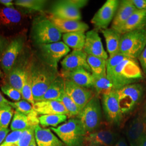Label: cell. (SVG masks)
Returning <instances> with one entry per match:
<instances>
[{
	"label": "cell",
	"instance_id": "6da1fadb",
	"mask_svg": "<svg viewBox=\"0 0 146 146\" xmlns=\"http://www.w3.org/2000/svg\"><path fill=\"white\" fill-rule=\"evenodd\" d=\"M107 76L117 90L131 84L139 83L143 78V73L136 59L128 58L120 63Z\"/></svg>",
	"mask_w": 146,
	"mask_h": 146
},
{
	"label": "cell",
	"instance_id": "7a4b0ae2",
	"mask_svg": "<svg viewBox=\"0 0 146 146\" xmlns=\"http://www.w3.org/2000/svg\"><path fill=\"white\" fill-rule=\"evenodd\" d=\"M32 90L35 102L41 101L53 81L60 75L57 68H53L41 61L33 63L30 67Z\"/></svg>",
	"mask_w": 146,
	"mask_h": 146
},
{
	"label": "cell",
	"instance_id": "3957f363",
	"mask_svg": "<svg viewBox=\"0 0 146 146\" xmlns=\"http://www.w3.org/2000/svg\"><path fill=\"white\" fill-rule=\"evenodd\" d=\"M66 146H83L87 132L78 117L69 119L57 127L50 128Z\"/></svg>",
	"mask_w": 146,
	"mask_h": 146
},
{
	"label": "cell",
	"instance_id": "277c9868",
	"mask_svg": "<svg viewBox=\"0 0 146 146\" xmlns=\"http://www.w3.org/2000/svg\"><path fill=\"white\" fill-rule=\"evenodd\" d=\"M32 37L38 46L60 41L62 34L48 17L36 19L32 27Z\"/></svg>",
	"mask_w": 146,
	"mask_h": 146
},
{
	"label": "cell",
	"instance_id": "5b68a950",
	"mask_svg": "<svg viewBox=\"0 0 146 146\" xmlns=\"http://www.w3.org/2000/svg\"><path fill=\"white\" fill-rule=\"evenodd\" d=\"M146 47V29L129 31L122 35L119 53L137 59Z\"/></svg>",
	"mask_w": 146,
	"mask_h": 146
},
{
	"label": "cell",
	"instance_id": "8992f818",
	"mask_svg": "<svg viewBox=\"0 0 146 146\" xmlns=\"http://www.w3.org/2000/svg\"><path fill=\"white\" fill-rule=\"evenodd\" d=\"M116 91L120 109L123 115L129 114L140 104L143 98L145 88L140 83L131 84Z\"/></svg>",
	"mask_w": 146,
	"mask_h": 146
},
{
	"label": "cell",
	"instance_id": "52a82bcc",
	"mask_svg": "<svg viewBox=\"0 0 146 146\" xmlns=\"http://www.w3.org/2000/svg\"><path fill=\"white\" fill-rule=\"evenodd\" d=\"M99 97L96 94L77 117L81 121L87 133L96 131L101 125L102 114Z\"/></svg>",
	"mask_w": 146,
	"mask_h": 146
},
{
	"label": "cell",
	"instance_id": "ba28073f",
	"mask_svg": "<svg viewBox=\"0 0 146 146\" xmlns=\"http://www.w3.org/2000/svg\"><path fill=\"white\" fill-rule=\"evenodd\" d=\"M87 0H60L54 2L50 7V15L58 18L81 21L80 9L87 5Z\"/></svg>",
	"mask_w": 146,
	"mask_h": 146
},
{
	"label": "cell",
	"instance_id": "9c48e42d",
	"mask_svg": "<svg viewBox=\"0 0 146 146\" xmlns=\"http://www.w3.org/2000/svg\"><path fill=\"white\" fill-rule=\"evenodd\" d=\"M70 50V48L62 41L39 46L41 61L57 69L60 61L67 55Z\"/></svg>",
	"mask_w": 146,
	"mask_h": 146
},
{
	"label": "cell",
	"instance_id": "30bf717a",
	"mask_svg": "<svg viewBox=\"0 0 146 146\" xmlns=\"http://www.w3.org/2000/svg\"><path fill=\"white\" fill-rule=\"evenodd\" d=\"M125 135L131 146H139L146 136V102L128 125Z\"/></svg>",
	"mask_w": 146,
	"mask_h": 146
},
{
	"label": "cell",
	"instance_id": "8fae6325",
	"mask_svg": "<svg viewBox=\"0 0 146 146\" xmlns=\"http://www.w3.org/2000/svg\"><path fill=\"white\" fill-rule=\"evenodd\" d=\"M101 103L104 116L109 124L119 125L123 115L120 109L116 91L113 90L102 95Z\"/></svg>",
	"mask_w": 146,
	"mask_h": 146
},
{
	"label": "cell",
	"instance_id": "7c38bea8",
	"mask_svg": "<svg viewBox=\"0 0 146 146\" xmlns=\"http://www.w3.org/2000/svg\"><path fill=\"white\" fill-rule=\"evenodd\" d=\"M120 2L119 0H107L95 14L91 22L96 29L108 28L113 21Z\"/></svg>",
	"mask_w": 146,
	"mask_h": 146
},
{
	"label": "cell",
	"instance_id": "4fadbf2b",
	"mask_svg": "<svg viewBox=\"0 0 146 146\" xmlns=\"http://www.w3.org/2000/svg\"><path fill=\"white\" fill-rule=\"evenodd\" d=\"M117 134L108 127L87 133L84 146H113L117 141Z\"/></svg>",
	"mask_w": 146,
	"mask_h": 146
},
{
	"label": "cell",
	"instance_id": "5bb4252c",
	"mask_svg": "<svg viewBox=\"0 0 146 146\" xmlns=\"http://www.w3.org/2000/svg\"><path fill=\"white\" fill-rule=\"evenodd\" d=\"M24 42L21 37L16 38L5 48L1 58V66L4 72L9 74L23 49Z\"/></svg>",
	"mask_w": 146,
	"mask_h": 146
},
{
	"label": "cell",
	"instance_id": "9a60e30c",
	"mask_svg": "<svg viewBox=\"0 0 146 146\" xmlns=\"http://www.w3.org/2000/svg\"><path fill=\"white\" fill-rule=\"evenodd\" d=\"M64 82L65 92L81 110L96 95L92 89L78 86L68 80H64Z\"/></svg>",
	"mask_w": 146,
	"mask_h": 146
},
{
	"label": "cell",
	"instance_id": "2e32d148",
	"mask_svg": "<svg viewBox=\"0 0 146 146\" xmlns=\"http://www.w3.org/2000/svg\"><path fill=\"white\" fill-rule=\"evenodd\" d=\"M83 51L87 55H92L107 60L109 56L104 50L101 38L96 30H91L86 33V41Z\"/></svg>",
	"mask_w": 146,
	"mask_h": 146
},
{
	"label": "cell",
	"instance_id": "e0dca14e",
	"mask_svg": "<svg viewBox=\"0 0 146 146\" xmlns=\"http://www.w3.org/2000/svg\"><path fill=\"white\" fill-rule=\"evenodd\" d=\"M61 64L62 72H69L77 68H83L91 73L87 62V55L83 50H73L64 58Z\"/></svg>",
	"mask_w": 146,
	"mask_h": 146
},
{
	"label": "cell",
	"instance_id": "ac0fdd59",
	"mask_svg": "<svg viewBox=\"0 0 146 146\" xmlns=\"http://www.w3.org/2000/svg\"><path fill=\"white\" fill-rule=\"evenodd\" d=\"M48 18L62 34L73 32L85 33L88 31L89 28L88 24L81 21L63 19L52 15L49 16Z\"/></svg>",
	"mask_w": 146,
	"mask_h": 146
},
{
	"label": "cell",
	"instance_id": "d6986e66",
	"mask_svg": "<svg viewBox=\"0 0 146 146\" xmlns=\"http://www.w3.org/2000/svg\"><path fill=\"white\" fill-rule=\"evenodd\" d=\"M61 75L78 86L93 89V76L90 72L83 68H77L69 72H61Z\"/></svg>",
	"mask_w": 146,
	"mask_h": 146
},
{
	"label": "cell",
	"instance_id": "ffe728a7",
	"mask_svg": "<svg viewBox=\"0 0 146 146\" xmlns=\"http://www.w3.org/2000/svg\"><path fill=\"white\" fill-rule=\"evenodd\" d=\"M38 115L36 112L31 115H26L15 111L11 122V130L24 131L29 128H35L40 123Z\"/></svg>",
	"mask_w": 146,
	"mask_h": 146
},
{
	"label": "cell",
	"instance_id": "44dd1931",
	"mask_svg": "<svg viewBox=\"0 0 146 146\" xmlns=\"http://www.w3.org/2000/svg\"><path fill=\"white\" fill-rule=\"evenodd\" d=\"M137 10L131 0L120 1L118 9L111 23V28L115 30L118 29Z\"/></svg>",
	"mask_w": 146,
	"mask_h": 146
},
{
	"label": "cell",
	"instance_id": "7402d4cb",
	"mask_svg": "<svg viewBox=\"0 0 146 146\" xmlns=\"http://www.w3.org/2000/svg\"><path fill=\"white\" fill-rule=\"evenodd\" d=\"M33 107L34 110L40 115L62 114L68 116V111L62 104L58 101H41L35 102Z\"/></svg>",
	"mask_w": 146,
	"mask_h": 146
},
{
	"label": "cell",
	"instance_id": "603a6c76",
	"mask_svg": "<svg viewBox=\"0 0 146 146\" xmlns=\"http://www.w3.org/2000/svg\"><path fill=\"white\" fill-rule=\"evenodd\" d=\"M146 29V10H137L116 31L122 35L129 31Z\"/></svg>",
	"mask_w": 146,
	"mask_h": 146
},
{
	"label": "cell",
	"instance_id": "cb8c5ba5",
	"mask_svg": "<svg viewBox=\"0 0 146 146\" xmlns=\"http://www.w3.org/2000/svg\"><path fill=\"white\" fill-rule=\"evenodd\" d=\"M35 139L37 146H66L50 129L40 125L35 127Z\"/></svg>",
	"mask_w": 146,
	"mask_h": 146
},
{
	"label": "cell",
	"instance_id": "d4e9b609",
	"mask_svg": "<svg viewBox=\"0 0 146 146\" xmlns=\"http://www.w3.org/2000/svg\"><path fill=\"white\" fill-rule=\"evenodd\" d=\"M104 37L109 58L119 53L120 41L122 34L120 32L111 28L101 31Z\"/></svg>",
	"mask_w": 146,
	"mask_h": 146
},
{
	"label": "cell",
	"instance_id": "484cf974",
	"mask_svg": "<svg viewBox=\"0 0 146 146\" xmlns=\"http://www.w3.org/2000/svg\"><path fill=\"white\" fill-rule=\"evenodd\" d=\"M22 20L21 13L14 7L0 8V25L14 26L19 24Z\"/></svg>",
	"mask_w": 146,
	"mask_h": 146
},
{
	"label": "cell",
	"instance_id": "4316f807",
	"mask_svg": "<svg viewBox=\"0 0 146 146\" xmlns=\"http://www.w3.org/2000/svg\"><path fill=\"white\" fill-rule=\"evenodd\" d=\"M65 92L64 79L60 74L49 87L41 101H58Z\"/></svg>",
	"mask_w": 146,
	"mask_h": 146
},
{
	"label": "cell",
	"instance_id": "83f0119b",
	"mask_svg": "<svg viewBox=\"0 0 146 146\" xmlns=\"http://www.w3.org/2000/svg\"><path fill=\"white\" fill-rule=\"evenodd\" d=\"M27 68L21 64H15L8 74L9 84L21 93L26 77Z\"/></svg>",
	"mask_w": 146,
	"mask_h": 146
},
{
	"label": "cell",
	"instance_id": "f1b7e54d",
	"mask_svg": "<svg viewBox=\"0 0 146 146\" xmlns=\"http://www.w3.org/2000/svg\"><path fill=\"white\" fill-rule=\"evenodd\" d=\"M62 40L63 42L73 50H83L86 41V34L83 32L63 34Z\"/></svg>",
	"mask_w": 146,
	"mask_h": 146
},
{
	"label": "cell",
	"instance_id": "f546056e",
	"mask_svg": "<svg viewBox=\"0 0 146 146\" xmlns=\"http://www.w3.org/2000/svg\"><path fill=\"white\" fill-rule=\"evenodd\" d=\"M107 60L92 55H87V62L92 75L107 76Z\"/></svg>",
	"mask_w": 146,
	"mask_h": 146
},
{
	"label": "cell",
	"instance_id": "4dcf8cb0",
	"mask_svg": "<svg viewBox=\"0 0 146 146\" xmlns=\"http://www.w3.org/2000/svg\"><path fill=\"white\" fill-rule=\"evenodd\" d=\"M92 76L93 78V89H94V92L96 95L99 96H100V95H102L113 90H114L113 84L107 76Z\"/></svg>",
	"mask_w": 146,
	"mask_h": 146
},
{
	"label": "cell",
	"instance_id": "1f68e13d",
	"mask_svg": "<svg viewBox=\"0 0 146 146\" xmlns=\"http://www.w3.org/2000/svg\"><path fill=\"white\" fill-rule=\"evenodd\" d=\"M22 98L33 106L35 102L34 99L33 90H32V81H31V72L30 67L27 68L26 77L21 90Z\"/></svg>",
	"mask_w": 146,
	"mask_h": 146
},
{
	"label": "cell",
	"instance_id": "d6a6232c",
	"mask_svg": "<svg viewBox=\"0 0 146 146\" xmlns=\"http://www.w3.org/2000/svg\"><path fill=\"white\" fill-rule=\"evenodd\" d=\"M67 118V115L62 114L43 115L39 117V122L40 124L43 128L49 126L54 127L66 121Z\"/></svg>",
	"mask_w": 146,
	"mask_h": 146
},
{
	"label": "cell",
	"instance_id": "836d02e7",
	"mask_svg": "<svg viewBox=\"0 0 146 146\" xmlns=\"http://www.w3.org/2000/svg\"><path fill=\"white\" fill-rule=\"evenodd\" d=\"M58 101L62 104L68 111V117H77L80 114L81 110L65 92Z\"/></svg>",
	"mask_w": 146,
	"mask_h": 146
},
{
	"label": "cell",
	"instance_id": "e575fe53",
	"mask_svg": "<svg viewBox=\"0 0 146 146\" xmlns=\"http://www.w3.org/2000/svg\"><path fill=\"white\" fill-rule=\"evenodd\" d=\"M47 3L44 0H17L14 4L17 6L31 11H42Z\"/></svg>",
	"mask_w": 146,
	"mask_h": 146
},
{
	"label": "cell",
	"instance_id": "d590c367",
	"mask_svg": "<svg viewBox=\"0 0 146 146\" xmlns=\"http://www.w3.org/2000/svg\"><path fill=\"white\" fill-rule=\"evenodd\" d=\"M14 114L11 106L0 107V128H8Z\"/></svg>",
	"mask_w": 146,
	"mask_h": 146
},
{
	"label": "cell",
	"instance_id": "8d00e7d4",
	"mask_svg": "<svg viewBox=\"0 0 146 146\" xmlns=\"http://www.w3.org/2000/svg\"><path fill=\"white\" fill-rule=\"evenodd\" d=\"M9 104L13 108L15 109V111L25 115H31L36 112L33 109V106L29 102L24 100L16 102L9 101Z\"/></svg>",
	"mask_w": 146,
	"mask_h": 146
},
{
	"label": "cell",
	"instance_id": "74e56055",
	"mask_svg": "<svg viewBox=\"0 0 146 146\" xmlns=\"http://www.w3.org/2000/svg\"><path fill=\"white\" fill-rule=\"evenodd\" d=\"M1 90L3 94L15 102L21 100L22 98L21 92L14 88L9 84H3L1 87Z\"/></svg>",
	"mask_w": 146,
	"mask_h": 146
},
{
	"label": "cell",
	"instance_id": "f35d334b",
	"mask_svg": "<svg viewBox=\"0 0 146 146\" xmlns=\"http://www.w3.org/2000/svg\"><path fill=\"white\" fill-rule=\"evenodd\" d=\"M23 131H12L7 136L0 146H18Z\"/></svg>",
	"mask_w": 146,
	"mask_h": 146
},
{
	"label": "cell",
	"instance_id": "ab89813d",
	"mask_svg": "<svg viewBox=\"0 0 146 146\" xmlns=\"http://www.w3.org/2000/svg\"><path fill=\"white\" fill-rule=\"evenodd\" d=\"M128 58L121 53H118L112 57L108 58L107 60V74L111 72L120 63Z\"/></svg>",
	"mask_w": 146,
	"mask_h": 146
},
{
	"label": "cell",
	"instance_id": "60d3db41",
	"mask_svg": "<svg viewBox=\"0 0 146 146\" xmlns=\"http://www.w3.org/2000/svg\"><path fill=\"white\" fill-rule=\"evenodd\" d=\"M138 60L141 64L142 71L146 76V47L143 52H141L140 55L138 58Z\"/></svg>",
	"mask_w": 146,
	"mask_h": 146
},
{
	"label": "cell",
	"instance_id": "b9f144b4",
	"mask_svg": "<svg viewBox=\"0 0 146 146\" xmlns=\"http://www.w3.org/2000/svg\"><path fill=\"white\" fill-rule=\"evenodd\" d=\"M138 10H146V0H131Z\"/></svg>",
	"mask_w": 146,
	"mask_h": 146
},
{
	"label": "cell",
	"instance_id": "7bdbcfd3",
	"mask_svg": "<svg viewBox=\"0 0 146 146\" xmlns=\"http://www.w3.org/2000/svg\"><path fill=\"white\" fill-rule=\"evenodd\" d=\"M9 129L8 128H0V145L5 140V137L8 135Z\"/></svg>",
	"mask_w": 146,
	"mask_h": 146
},
{
	"label": "cell",
	"instance_id": "ee69618b",
	"mask_svg": "<svg viewBox=\"0 0 146 146\" xmlns=\"http://www.w3.org/2000/svg\"><path fill=\"white\" fill-rule=\"evenodd\" d=\"M0 4L8 8L14 7V3L12 0H0Z\"/></svg>",
	"mask_w": 146,
	"mask_h": 146
},
{
	"label": "cell",
	"instance_id": "f6af8a7d",
	"mask_svg": "<svg viewBox=\"0 0 146 146\" xmlns=\"http://www.w3.org/2000/svg\"><path fill=\"white\" fill-rule=\"evenodd\" d=\"M9 101L5 99L0 91V107H5L9 106Z\"/></svg>",
	"mask_w": 146,
	"mask_h": 146
},
{
	"label": "cell",
	"instance_id": "bcb514c9",
	"mask_svg": "<svg viewBox=\"0 0 146 146\" xmlns=\"http://www.w3.org/2000/svg\"><path fill=\"white\" fill-rule=\"evenodd\" d=\"M5 38L0 35V54H2L5 49Z\"/></svg>",
	"mask_w": 146,
	"mask_h": 146
},
{
	"label": "cell",
	"instance_id": "7dc6e473",
	"mask_svg": "<svg viewBox=\"0 0 146 146\" xmlns=\"http://www.w3.org/2000/svg\"><path fill=\"white\" fill-rule=\"evenodd\" d=\"M113 146H128L125 139L124 138H120L117 142L115 143V145Z\"/></svg>",
	"mask_w": 146,
	"mask_h": 146
},
{
	"label": "cell",
	"instance_id": "c3c4849f",
	"mask_svg": "<svg viewBox=\"0 0 146 146\" xmlns=\"http://www.w3.org/2000/svg\"><path fill=\"white\" fill-rule=\"evenodd\" d=\"M139 146H146V136L142 139L140 142Z\"/></svg>",
	"mask_w": 146,
	"mask_h": 146
},
{
	"label": "cell",
	"instance_id": "681fc988",
	"mask_svg": "<svg viewBox=\"0 0 146 146\" xmlns=\"http://www.w3.org/2000/svg\"><path fill=\"white\" fill-rule=\"evenodd\" d=\"M29 146H37L36 145V142L35 141V137L32 139V140L31 141V143L30 144V145Z\"/></svg>",
	"mask_w": 146,
	"mask_h": 146
},
{
	"label": "cell",
	"instance_id": "f907efd6",
	"mask_svg": "<svg viewBox=\"0 0 146 146\" xmlns=\"http://www.w3.org/2000/svg\"><path fill=\"white\" fill-rule=\"evenodd\" d=\"M1 75H2V72H1V70H0V77L1 76Z\"/></svg>",
	"mask_w": 146,
	"mask_h": 146
}]
</instances>
